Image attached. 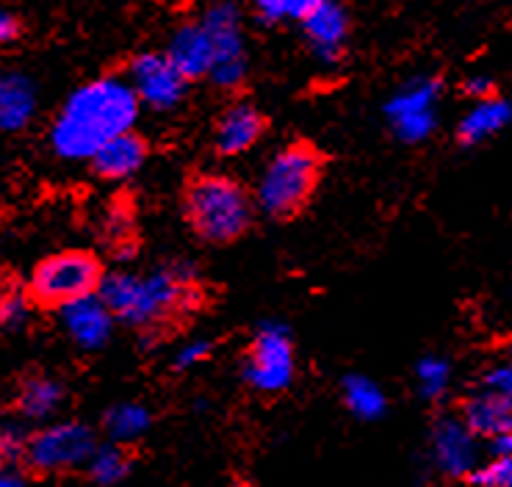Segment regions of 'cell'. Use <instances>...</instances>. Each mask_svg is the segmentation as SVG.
Masks as SVG:
<instances>
[{"label":"cell","instance_id":"obj_1","mask_svg":"<svg viewBox=\"0 0 512 487\" xmlns=\"http://www.w3.org/2000/svg\"><path fill=\"white\" fill-rule=\"evenodd\" d=\"M97 297L114 321L144 335L164 333L180 319L200 313L208 297L197 263L172 261L147 274L114 272L103 277Z\"/></svg>","mask_w":512,"mask_h":487},{"label":"cell","instance_id":"obj_2","mask_svg":"<svg viewBox=\"0 0 512 487\" xmlns=\"http://www.w3.org/2000/svg\"><path fill=\"white\" fill-rule=\"evenodd\" d=\"M142 103L122 75H103L75 89L53 119L50 144L64 161H89L114 136L131 131Z\"/></svg>","mask_w":512,"mask_h":487},{"label":"cell","instance_id":"obj_3","mask_svg":"<svg viewBox=\"0 0 512 487\" xmlns=\"http://www.w3.org/2000/svg\"><path fill=\"white\" fill-rule=\"evenodd\" d=\"M180 211L200 241L227 247L250 233L258 208L250 189H244L239 180L219 172H200L186 180Z\"/></svg>","mask_w":512,"mask_h":487},{"label":"cell","instance_id":"obj_4","mask_svg":"<svg viewBox=\"0 0 512 487\" xmlns=\"http://www.w3.org/2000/svg\"><path fill=\"white\" fill-rule=\"evenodd\" d=\"M327 158L316 144L297 139L272 155L255 191V208L274 219L291 222L308 208L322 186Z\"/></svg>","mask_w":512,"mask_h":487},{"label":"cell","instance_id":"obj_5","mask_svg":"<svg viewBox=\"0 0 512 487\" xmlns=\"http://www.w3.org/2000/svg\"><path fill=\"white\" fill-rule=\"evenodd\" d=\"M106 266L89 250H61L36 263L25 294L39 310H59L75 299L97 294Z\"/></svg>","mask_w":512,"mask_h":487},{"label":"cell","instance_id":"obj_6","mask_svg":"<svg viewBox=\"0 0 512 487\" xmlns=\"http://www.w3.org/2000/svg\"><path fill=\"white\" fill-rule=\"evenodd\" d=\"M200 25L211 39L214 48V67L205 81H211L222 92H239L250 75V56H247V36H244V17L233 0H216L205 9Z\"/></svg>","mask_w":512,"mask_h":487},{"label":"cell","instance_id":"obj_7","mask_svg":"<svg viewBox=\"0 0 512 487\" xmlns=\"http://www.w3.org/2000/svg\"><path fill=\"white\" fill-rule=\"evenodd\" d=\"M97 432L81 421L50 424L28 435L25 446V471L34 476L72 474L89 463L97 449Z\"/></svg>","mask_w":512,"mask_h":487},{"label":"cell","instance_id":"obj_8","mask_svg":"<svg viewBox=\"0 0 512 487\" xmlns=\"http://www.w3.org/2000/svg\"><path fill=\"white\" fill-rule=\"evenodd\" d=\"M297 374V352L294 338L288 333L286 324L266 321L252 335L247 355H244V380L252 391L263 396H274L291 388Z\"/></svg>","mask_w":512,"mask_h":487},{"label":"cell","instance_id":"obj_9","mask_svg":"<svg viewBox=\"0 0 512 487\" xmlns=\"http://www.w3.org/2000/svg\"><path fill=\"white\" fill-rule=\"evenodd\" d=\"M441 78L421 75L399 86L388 103L385 119L391 125L393 136L402 144H421L438 128V100H441Z\"/></svg>","mask_w":512,"mask_h":487},{"label":"cell","instance_id":"obj_10","mask_svg":"<svg viewBox=\"0 0 512 487\" xmlns=\"http://www.w3.org/2000/svg\"><path fill=\"white\" fill-rule=\"evenodd\" d=\"M125 81L139 97V103L153 111H172L186 100L189 81L169 61L167 53H139L128 64Z\"/></svg>","mask_w":512,"mask_h":487},{"label":"cell","instance_id":"obj_11","mask_svg":"<svg viewBox=\"0 0 512 487\" xmlns=\"http://www.w3.org/2000/svg\"><path fill=\"white\" fill-rule=\"evenodd\" d=\"M477 443L479 438L471 435V429L465 427L457 413L435 418L432 432H429V452H432L435 468L443 476L460 479V482L471 468H477Z\"/></svg>","mask_w":512,"mask_h":487},{"label":"cell","instance_id":"obj_12","mask_svg":"<svg viewBox=\"0 0 512 487\" xmlns=\"http://www.w3.org/2000/svg\"><path fill=\"white\" fill-rule=\"evenodd\" d=\"M302 34L308 39L310 53L327 67H335L344 59L346 39H349V14L338 0H324L302 20Z\"/></svg>","mask_w":512,"mask_h":487},{"label":"cell","instance_id":"obj_13","mask_svg":"<svg viewBox=\"0 0 512 487\" xmlns=\"http://www.w3.org/2000/svg\"><path fill=\"white\" fill-rule=\"evenodd\" d=\"M269 128V119L261 108L247 100H239L227 106L214 125V150L225 158L241 155L261 142V136Z\"/></svg>","mask_w":512,"mask_h":487},{"label":"cell","instance_id":"obj_14","mask_svg":"<svg viewBox=\"0 0 512 487\" xmlns=\"http://www.w3.org/2000/svg\"><path fill=\"white\" fill-rule=\"evenodd\" d=\"M61 324L75 344L84 352H97L111 341L114 333V316L106 308V302L92 294V297L75 299L70 305L59 308Z\"/></svg>","mask_w":512,"mask_h":487},{"label":"cell","instance_id":"obj_15","mask_svg":"<svg viewBox=\"0 0 512 487\" xmlns=\"http://www.w3.org/2000/svg\"><path fill=\"white\" fill-rule=\"evenodd\" d=\"M512 393L493 391L479 385L477 391L468 393L460 407H457V416L463 418V424L471 429V435L479 440H490L501 435V432H510L512 424Z\"/></svg>","mask_w":512,"mask_h":487},{"label":"cell","instance_id":"obj_16","mask_svg":"<svg viewBox=\"0 0 512 487\" xmlns=\"http://www.w3.org/2000/svg\"><path fill=\"white\" fill-rule=\"evenodd\" d=\"M147 158H150V144H147L142 133H136L131 128V131L120 133L111 142L103 144L89 158V167H92L95 178L114 183V180H125L136 175L147 164Z\"/></svg>","mask_w":512,"mask_h":487},{"label":"cell","instance_id":"obj_17","mask_svg":"<svg viewBox=\"0 0 512 487\" xmlns=\"http://www.w3.org/2000/svg\"><path fill=\"white\" fill-rule=\"evenodd\" d=\"M164 53H167L169 61L178 67V72L189 84L205 81L211 67H214V48H211V39L205 34L200 20L180 25L178 31L172 34V39H169Z\"/></svg>","mask_w":512,"mask_h":487},{"label":"cell","instance_id":"obj_18","mask_svg":"<svg viewBox=\"0 0 512 487\" xmlns=\"http://www.w3.org/2000/svg\"><path fill=\"white\" fill-rule=\"evenodd\" d=\"M67 399V388L50 374H28L17 382L12 396V410L23 421H48L53 413H59Z\"/></svg>","mask_w":512,"mask_h":487},{"label":"cell","instance_id":"obj_19","mask_svg":"<svg viewBox=\"0 0 512 487\" xmlns=\"http://www.w3.org/2000/svg\"><path fill=\"white\" fill-rule=\"evenodd\" d=\"M100 236L111 258L120 263H128L136 258L139 252V241H136V202H131L128 194L114 197L111 205L106 208L103 225H100Z\"/></svg>","mask_w":512,"mask_h":487},{"label":"cell","instance_id":"obj_20","mask_svg":"<svg viewBox=\"0 0 512 487\" xmlns=\"http://www.w3.org/2000/svg\"><path fill=\"white\" fill-rule=\"evenodd\" d=\"M36 114V84L25 72H0V131H23Z\"/></svg>","mask_w":512,"mask_h":487},{"label":"cell","instance_id":"obj_21","mask_svg":"<svg viewBox=\"0 0 512 487\" xmlns=\"http://www.w3.org/2000/svg\"><path fill=\"white\" fill-rule=\"evenodd\" d=\"M510 117V103L504 97L493 95L488 100H477V106L460 119V125L454 131L457 144L460 147H477V144L488 142L490 136H496L507 128Z\"/></svg>","mask_w":512,"mask_h":487},{"label":"cell","instance_id":"obj_22","mask_svg":"<svg viewBox=\"0 0 512 487\" xmlns=\"http://www.w3.org/2000/svg\"><path fill=\"white\" fill-rule=\"evenodd\" d=\"M86 476L95 485H120L133 471V452L128 443H97L95 454L86 463Z\"/></svg>","mask_w":512,"mask_h":487},{"label":"cell","instance_id":"obj_23","mask_svg":"<svg viewBox=\"0 0 512 487\" xmlns=\"http://www.w3.org/2000/svg\"><path fill=\"white\" fill-rule=\"evenodd\" d=\"M341 396H344L346 410L352 416L363 418V421H374V418L385 416L388 410V396L380 385L363 374H346L341 382Z\"/></svg>","mask_w":512,"mask_h":487},{"label":"cell","instance_id":"obj_24","mask_svg":"<svg viewBox=\"0 0 512 487\" xmlns=\"http://www.w3.org/2000/svg\"><path fill=\"white\" fill-rule=\"evenodd\" d=\"M153 427V413L139 402H125L106 410L103 416V432L114 443H136L147 429Z\"/></svg>","mask_w":512,"mask_h":487},{"label":"cell","instance_id":"obj_25","mask_svg":"<svg viewBox=\"0 0 512 487\" xmlns=\"http://www.w3.org/2000/svg\"><path fill=\"white\" fill-rule=\"evenodd\" d=\"M416 385L418 393L427 399V402H441L443 396L449 393L452 385V366L446 357H424L416 366Z\"/></svg>","mask_w":512,"mask_h":487},{"label":"cell","instance_id":"obj_26","mask_svg":"<svg viewBox=\"0 0 512 487\" xmlns=\"http://www.w3.org/2000/svg\"><path fill=\"white\" fill-rule=\"evenodd\" d=\"M31 310H34V305L25 294V286L0 280V333H14V330L25 327Z\"/></svg>","mask_w":512,"mask_h":487},{"label":"cell","instance_id":"obj_27","mask_svg":"<svg viewBox=\"0 0 512 487\" xmlns=\"http://www.w3.org/2000/svg\"><path fill=\"white\" fill-rule=\"evenodd\" d=\"M28 429L23 424H0V471L23 468L25 471V446H28Z\"/></svg>","mask_w":512,"mask_h":487},{"label":"cell","instance_id":"obj_28","mask_svg":"<svg viewBox=\"0 0 512 487\" xmlns=\"http://www.w3.org/2000/svg\"><path fill=\"white\" fill-rule=\"evenodd\" d=\"M463 482L479 487H507L512 482V457L510 454H490V463L471 468L463 476Z\"/></svg>","mask_w":512,"mask_h":487},{"label":"cell","instance_id":"obj_29","mask_svg":"<svg viewBox=\"0 0 512 487\" xmlns=\"http://www.w3.org/2000/svg\"><path fill=\"white\" fill-rule=\"evenodd\" d=\"M214 349H216V344L211 341V338H197V341H189V344L180 346L178 349V355H175V360H172V369L175 371L197 369L200 363L211 360Z\"/></svg>","mask_w":512,"mask_h":487},{"label":"cell","instance_id":"obj_30","mask_svg":"<svg viewBox=\"0 0 512 487\" xmlns=\"http://www.w3.org/2000/svg\"><path fill=\"white\" fill-rule=\"evenodd\" d=\"M288 3L291 0H250L252 12L258 14V20L269 25L288 20Z\"/></svg>","mask_w":512,"mask_h":487},{"label":"cell","instance_id":"obj_31","mask_svg":"<svg viewBox=\"0 0 512 487\" xmlns=\"http://www.w3.org/2000/svg\"><path fill=\"white\" fill-rule=\"evenodd\" d=\"M463 95L474 97V100H488V97L499 95V86L488 75H471L463 81Z\"/></svg>","mask_w":512,"mask_h":487},{"label":"cell","instance_id":"obj_32","mask_svg":"<svg viewBox=\"0 0 512 487\" xmlns=\"http://www.w3.org/2000/svg\"><path fill=\"white\" fill-rule=\"evenodd\" d=\"M479 385H485V388H493V391L501 393H512V369L507 363H499V366H493L490 371H485V377L479 380Z\"/></svg>","mask_w":512,"mask_h":487},{"label":"cell","instance_id":"obj_33","mask_svg":"<svg viewBox=\"0 0 512 487\" xmlns=\"http://www.w3.org/2000/svg\"><path fill=\"white\" fill-rule=\"evenodd\" d=\"M20 36H23V23H20V17L0 9V48H3V45H12Z\"/></svg>","mask_w":512,"mask_h":487},{"label":"cell","instance_id":"obj_34","mask_svg":"<svg viewBox=\"0 0 512 487\" xmlns=\"http://www.w3.org/2000/svg\"><path fill=\"white\" fill-rule=\"evenodd\" d=\"M0 418H3V402H0Z\"/></svg>","mask_w":512,"mask_h":487}]
</instances>
